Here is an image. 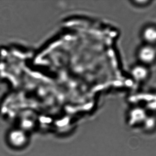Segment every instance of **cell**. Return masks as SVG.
<instances>
[{"label":"cell","mask_w":156,"mask_h":156,"mask_svg":"<svg viewBox=\"0 0 156 156\" xmlns=\"http://www.w3.org/2000/svg\"><path fill=\"white\" fill-rule=\"evenodd\" d=\"M138 58L140 64L148 66L156 61V51L154 45L145 44L139 49Z\"/></svg>","instance_id":"1"},{"label":"cell","mask_w":156,"mask_h":156,"mask_svg":"<svg viewBox=\"0 0 156 156\" xmlns=\"http://www.w3.org/2000/svg\"><path fill=\"white\" fill-rule=\"evenodd\" d=\"M131 76L137 83H144L148 79L150 75L147 66L140 64L132 67L130 72Z\"/></svg>","instance_id":"2"},{"label":"cell","mask_w":156,"mask_h":156,"mask_svg":"<svg viewBox=\"0 0 156 156\" xmlns=\"http://www.w3.org/2000/svg\"><path fill=\"white\" fill-rule=\"evenodd\" d=\"M142 37L146 44L151 45L156 44V26L153 25L146 26L142 30Z\"/></svg>","instance_id":"3"},{"label":"cell","mask_w":156,"mask_h":156,"mask_svg":"<svg viewBox=\"0 0 156 156\" xmlns=\"http://www.w3.org/2000/svg\"><path fill=\"white\" fill-rule=\"evenodd\" d=\"M132 2L134 3V4L136 6H139V7H143V6H146L148 5L151 2L150 1H148V0H141V1L137 0V1H133Z\"/></svg>","instance_id":"4"},{"label":"cell","mask_w":156,"mask_h":156,"mask_svg":"<svg viewBox=\"0 0 156 156\" xmlns=\"http://www.w3.org/2000/svg\"><path fill=\"white\" fill-rule=\"evenodd\" d=\"M154 47H155V50H156V44H155V45H154Z\"/></svg>","instance_id":"5"}]
</instances>
